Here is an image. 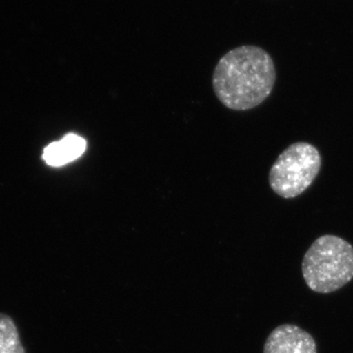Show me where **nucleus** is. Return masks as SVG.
<instances>
[{
    "label": "nucleus",
    "instance_id": "f257e3e1",
    "mask_svg": "<svg viewBox=\"0 0 353 353\" xmlns=\"http://www.w3.org/2000/svg\"><path fill=\"white\" fill-rule=\"evenodd\" d=\"M275 83L273 59L263 48L255 46L230 50L216 65L212 76L218 101L236 111L250 110L263 103Z\"/></svg>",
    "mask_w": 353,
    "mask_h": 353
},
{
    "label": "nucleus",
    "instance_id": "f03ea898",
    "mask_svg": "<svg viewBox=\"0 0 353 353\" xmlns=\"http://www.w3.org/2000/svg\"><path fill=\"white\" fill-rule=\"evenodd\" d=\"M301 270L313 292H336L353 279V246L334 234L319 236L304 255Z\"/></svg>",
    "mask_w": 353,
    "mask_h": 353
},
{
    "label": "nucleus",
    "instance_id": "7ed1b4c3",
    "mask_svg": "<svg viewBox=\"0 0 353 353\" xmlns=\"http://www.w3.org/2000/svg\"><path fill=\"white\" fill-rule=\"evenodd\" d=\"M321 167V154L316 146L305 141L292 143L271 167L269 185L279 196L294 199L312 185Z\"/></svg>",
    "mask_w": 353,
    "mask_h": 353
},
{
    "label": "nucleus",
    "instance_id": "20e7f679",
    "mask_svg": "<svg viewBox=\"0 0 353 353\" xmlns=\"http://www.w3.org/2000/svg\"><path fill=\"white\" fill-rule=\"evenodd\" d=\"M263 353H317L314 338L296 325L274 329L265 341Z\"/></svg>",
    "mask_w": 353,
    "mask_h": 353
},
{
    "label": "nucleus",
    "instance_id": "39448f33",
    "mask_svg": "<svg viewBox=\"0 0 353 353\" xmlns=\"http://www.w3.org/2000/svg\"><path fill=\"white\" fill-rule=\"evenodd\" d=\"M87 141L74 132L65 134L43 150L41 158L48 166L62 167L79 159L87 150Z\"/></svg>",
    "mask_w": 353,
    "mask_h": 353
},
{
    "label": "nucleus",
    "instance_id": "423d86ee",
    "mask_svg": "<svg viewBox=\"0 0 353 353\" xmlns=\"http://www.w3.org/2000/svg\"><path fill=\"white\" fill-rule=\"evenodd\" d=\"M0 353H26L15 322L4 313H0Z\"/></svg>",
    "mask_w": 353,
    "mask_h": 353
}]
</instances>
